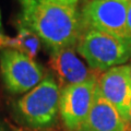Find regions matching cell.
<instances>
[{"mask_svg":"<svg viewBox=\"0 0 131 131\" xmlns=\"http://www.w3.org/2000/svg\"><path fill=\"white\" fill-rule=\"evenodd\" d=\"M78 131H130L119 112L96 90L95 100L88 118Z\"/></svg>","mask_w":131,"mask_h":131,"instance_id":"cell-9","label":"cell"},{"mask_svg":"<svg viewBox=\"0 0 131 131\" xmlns=\"http://www.w3.org/2000/svg\"><path fill=\"white\" fill-rule=\"evenodd\" d=\"M86 1H91V0H86Z\"/></svg>","mask_w":131,"mask_h":131,"instance_id":"cell-16","label":"cell"},{"mask_svg":"<svg viewBox=\"0 0 131 131\" xmlns=\"http://www.w3.org/2000/svg\"><path fill=\"white\" fill-rule=\"evenodd\" d=\"M129 0H91L82 8L83 28H92L119 38L131 39L127 24Z\"/></svg>","mask_w":131,"mask_h":131,"instance_id":"cell-4","label":"cell"},{"mask_svg":"<svg viewBox=\"0 0 131 131\" xmlns=\"http://www.w3.org/2000/svg\"><path fill=\"white\" fill-rule=\"evenodd\" d=\"M0 73L7 90L12 94H25L44 80V70L34 60L14 49L0 52Z\"/></svg>","mask_w":131,"mask_h":131,"instance_id":"cell-5","label":"cell"},{"mask_svg":"<svg viewBox=\"0 0 131 131\" xmlns=\"http://www.w3.org/2000/svg\"><path fill=\"white\" fill-rule=\"evenodd\" d=\"M21 23L50 48L75 47L83 33L81 12L75 5L57 0H18Z\"/></svg>","mask_w":131,"mask_h":131,"instance_id":"cell-1","label":"cell"},{"mask_svg":"<svg viewBox=\"0 0 131 131\" xmlns=\"http://www.w3.org/2000/svg\"><path fill=\"white\" fill-rule=\"evenodd\" d=\"M97 88L105 100L115 106L122 118L128 122L131 110L130 66H118L101 73Z\"/></svg>","mask_w":131,"mask_h":131,"instance_id":"cell-7","label":"cell"},{"mask_svg":"<svg viewBox=\"0 0 131 131\" xmlns=\"http://www.w3.org/2000/svg\"><path fill=\"white\" fill-rule=\"evenodd\" d=\"M16 26L18 35L15 37L7 36L2 32L0 33V49H14L34 58L39 50L40 39L21 23L18 22Z\"/></svg>","mask_w":131,"mask_h":131,"instance_id":"cell-10","label":"cell"},{"mask_svg":"<svg viewBox=\"0 0 131 131\" xmlns=\"http://www.w3.org/2000/svg\"><path fill=\"white\" fill-rule=\"evenodd\" d=\"M0 131H2V130H1V129H0Z\"/></svg>","mask_w":131,"mask_h":131,"instance_id":"cell-17","label":"cell"},{"mask_svg":"<svg viewBox=\"0 0 131 131\" xmlns=\"http://www.w3.org/2000/svg\"><path fill=\"white\" fill-rule=\"evenodd\" d=\"M49 64L58 78L61 89L69 85L83 83L100 74L80 59L74 47L51 50Z\"/></svg>","mask_w":131,"mask_h":131,"instance_id":"cell-8","label":"cell"},{"mask_svg":"<svg viewBox=\"0 0 131 131\" xmlns=\"http://www.w3.org/2000/svg\"><path fill=\"white\" fill-rule=\"evenodd\" d=\"M127 24H128L129 32L131 33V2H130V5H129V9H128V15H127Z\"/></svg>","mask_w":131,"mask_h":131,"instance_id":"cell-11","label":"cell"},{"mask_svg":"<svg viewBox=\"0 0 131 131\" xmlns=\"http://www.w3.org/2000/svg\"><path fill=\"white\" fill-rule=\"evenodd\" d=\"M98 78L61 89L59 115L68 131H78L88 118L95 100Z\"/></svg>","mask_w":131,"mask_h":131,"instance_id":"cell-6","label":"cell"},{"mask_svg":"<svg viewBox=\"0 0 131 131\" xmlns=\"http://www.w3.org/2000/svg\"><path fill=\"white\" fill-rule=\"evenodd\" d=\"M2 31V24H1V12H0V33Z\"/></svg>","mask_w":131,"mask_h":131,"instance_id":"cell-13","label":"cell"},{"mask_svg":"<svg viewBox=\"0 0 131 131\" xmlns=\"http://www.w3.org/2000/svg\"><path fill=\"white\" fill-rule=\"evenodd\" d=\"M61 88L52 75L25 93L16 103V112L27 126L35 129L54 125L59 113Z\"/></svg>","mask_w":131,"mask_h":131,"instance_id":"cell-3","label":"cell"},{"mask_svg":"<svg viewBox=\"0 0 131 131\" xmlns=\"http://www.w3.org/2000/svg\"><path fill=\"white\" fill-rule=\"evenodd\" d=\"M128 125H129V130L131 131V110H130V115H129V120H128Z\"/></svg>","mask_w":131,"mask_h":131,"instance_id":"cell-12","label":"cell"},{"mask_svg":"<svg viewBox=\"0 0 131 131\" xmlns=\"http://www.w3.org/2000/svg\"><path fill=\"white\" fill-rule=\"evenodd\" d=\"M129 1H131V0H129Z\"/></svg>","mask_w":131,"mask_h":131,"instance_id":"cell-18","label":"cell"},{"mask_svg":"<svg viewBox=\"0 0 131 131\" xmlns=\"http://www.w3.org/2000/svg\"><path fill=\"white\" fill-rule=\"evenodd\" d=\"M130 66V75H131V64H129Z\"/></svg>","mask_w":131,"mask_h":131,"instance_id":"cell-15","label":"cell"},{"mask_svg":"<svg viewBox=\"0 0 131 131\" xmlns=\"http://www.w3.org/2000/svg\"><path fill=\"white\" fill-rule=\"evenodd\" d=\"M75 49L92 70L103 73L114 67L124 66L131 58V39L86 28Z\"/></svg>","mask_w":131,"mask_h":131,"instance_id":"cell-2","label":"cell"},{"mask_svg":"<svg viewBox=\"0 0 131 131\" xmlns=\"http://www.w3.org/2000/svg\"><path fill=\"white\" fill-rule=\"evenodd\" d=\"M57 1H60V2H64V0H57ZM66 3V2H64Z\"/></svg>","mask_w":131,"mask_h":131,"instance_id":"cell-14","label":"cell"}]
</instances>
